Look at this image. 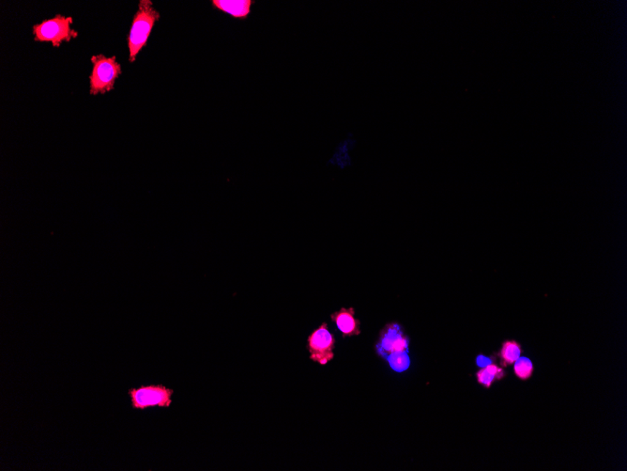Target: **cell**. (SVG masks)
Wrapping results in <instances>:
<instances>
[{
	"label": "cell",
	"instance_id": "6",
	"mask_svg": "<svg viewBox=\"0 0 627 471\" xmlns=\"http://www.w3.org/2000/svg\"><path fill=\"white\" fill-rule=\"evenodd\" d=\"M408 339L403 331L402 326L397 323L385 326L381 331L380 339L376 345L378 355L385 359L391 353L408 351Z\"/></svg>",
	"mask_w": 627,
	"mask_h": 471
},
{
	"label": "cell",
	"instance_id": "13",
	"mask_svg": "<svg viewBox=\"0 0 627 471\" xmlns=\"http://www.w3.org/2000/svg\"><path fill=\"white\" fill-rule=\"evenodd\" d=\"M497 356L478 355L476 358V365L479 368H485L490 364L495 363Z\"/></svg>",
	"mask_w": 627,
	"mask_h": 471
},
{
	"label": "cell",
	"instance_id": "3",
	"mask_svg": "<svg viewBox=\"0 0 627 471\" xmlns=\"http://www.w3.org/2000/svg\"><path fill=\"white\" fill-rule=\"evenodd\" d=\"M94 65L89 76V92L91 95L105 94L114 89L117 78L121 75V65L115 56L108 58L105 55H96L91 58Z\"/></svg>",
	"mask_w": 627,
	"mask_h": 471
},
{
	"label": "cell",
	"instance_id": "11",
	"mask_svg": "<svg viewBox=\"0 0 627 471\" xmlns=\"http://www.w3.org/2000/svg\"><path fill=\"white\" fill-rule=\"evenodd\" d=\"M385 361L388 362L390 367L397 372H406L411 366V358L408 356V351L391 353L387 356Z\"/></svg>",
	"mask_w": 627,
	"mask_h": 471
},
{
	"label": "cell",
	"instance_id": "8",
	"mask_svg": "<svg viewBox=\"0 0 627 471\" xmlns=\"http://www.w3.org/2000/svg\"><path fill=\"white\" fill-rule=\"evenodd\" d=\"M332 322L337 325L338 331L342 333L343 337L358 336L361 334L360 329V321L355 318V312L353 307L342 309L332 313L331 315Z\"/></svg>",
	"mask_w": 627,
	"mask_h": 471
},
{
	"label": "cell",
	"instance_id": "1",
	"mask_svg": "<svg viewBox=\"0 0 627 471\" xmlns=\"http://www.w3.org/2000/svg\"><path fill=\"white\" fill-rule=\"evenodd\" d=\"M160 18V13L154 8L151 0H141L139 2L138 10L133 16L132 27H131L129 37H128L131 64L135 61L136 57L148 43L152 29Z\"/></svg>",
	"mask_w": 627,
	"mask_h": 471
},
{
	"label": "cell",
	"instance_id": "2",
	"mask_svg": "<svg viewBox=\"0 0 627 471\" xmlns=\"http://www.w3.org/2000/svg\"><path fill=\"white\" fill-rule=\"evenodd\" d=\"M73 17L61 15L43 21L34 26V40L40 43H51L54 48H59L62 43H69L78 36L73 29Z\"/></svg>",
	"mask_w": 627,
	"mask_h": 471
},
{
	"label": "cell",
	"instance_id": "10",
	"mask_svg": "<svg viewBox=\"0 0 627 471\" xmlns=\"http://www.w3.org/2000/svg\"><path fill=\"white\" fill-rule=\"evenodd\" d=\"M477 382L480 385H482L485 388L489 389L495 381L503 379L506 377V371L503 367H499L497 364L493 363L489 366L481 368L475 375Z\"/></svg>",
	"mask_w": 627,
	"mask_h": 471
},
{
	"label": "cell",
	"instance_id": "9",
	"mask_svg": "<svg viewBox=\"0 0 627 471\" xmlns=\"http://www.w3.org/2000/svg\"><path fill=\"white\" fill-rule=\"evenodd\" d=\"M522 348L519 342L515 340H506L501 345L497 358H500V364L503 368L511 366L522 356Z\"/></svg>",
	"mask_w": 627,
	"mask_h": 471
},
{
	"label": "cell",
	"instance_id": "12",
	"mask_svg": "<svg viewBox=\"0 0 627 471\" xmlns=\"http://www.w3.org/2000/svg\"><path fill=\"white\" fill-rule=\"evenodd\" d=\"M533 364L530 358L526 356H520L514 363V372L520 380L530 379L533 375Z\"/></svg>",
	"mask_w": 627,
	"mask_h": 471
},
{
	"label": "cell",
	"instance_id": "5",
	"mask_svg": "<svg viewBox=\"0 0 627 471\" xmlns=\"http://www.w3.org/2000/svg\"><path fill=\"white\" fill-rule=\"evenodd\" d=\"M335 339L329 331L326 323L321 324L316 331L309 335L307 348L310 359L320 365H326L334 358Z\"/></svg>",
	"mask_w": 627,
	"mask_h": 471
},
{
	"label": "cell",
	"instance_id": "4",
	"mask_svg": "<svg viewBox=\"0 0 627 471\" xmlns=\"http://www.w3.org/2000/svg\"><path fill=\"white\" fill-rule=\"evenodd\" d=\"M174 389L163 385L141 386L128 391L132 407L135 410H146L149 407H165L172 405Z\"/></svg>",
	"mask_w": 627,
	"mask_h": 471
},
{
	"label": "cell",
	"instance_id": "7",
	"mask_svg": "<svg viewBox=\"0 0 627 471\" xmlns=\"http://www.w3.org/2000/svg\"><path fill=\"white\" fill-rule=\"evenodd\" d=\"M253 0H212V5L215 10L230 15L234 19L245 20L250 15Z\"/></svg>",
	"mask_w": 627,
	"mask_h": 471
}]
</instances>
